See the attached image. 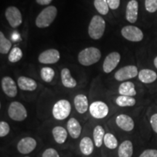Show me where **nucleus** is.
<instances>
[{
    "label": "nucleus",
    "mask_w": 157,
    "mask_h": 157,
    "mask_svg": "<svg viewBox=\"0 0 157 157\" xmlns=\"http://www.w3.org/2000/svg\"><path fill=\"white\" fill-rule=\"evenodd\" d=\"M25 157H29V156H25Z\"/></svg>",
    "instance_id": "obj_40"
},
{
    "label": "nucleus",
    "mask_w": 157,
    "mask_h": 157,
    "mask_svg": "<svg viewBox=\"0 0 157 157\" xmlns=\"http://www.w3.org/2000/svg\"><path fill=\"white\" fill-rule=\"evenodd\" d=\"M23 57V52L18 47H15L10 52L8 56V60L10 63H17L21 60Z\"/></svg>",
    "instance_id": "obj_31"
},
{
    "label": "nucleus",
    "mask_w": 157,
    "mask_h": 157,
    "mask_svg": "<svg viewBox=\"0 0 157 157\" xmlns=\"http://www.w3.org/2000/svg\"><path fill=\"white\" fill-rule=\"evenodd\" d=\"M138 78L143 83L151 84L156 80L157 74L153 70L144 68L139 71Z\"/></svg>",
    "instance_id": "obj_20"
},
{
    "label": "nucleus",
    "mask_w": 157,
    "mask_h": 157,
    "mask_svg": "<svg viewBox=\"0 0 157 157\" xmlns=\"http://www.w3.org/2000/svg\"><path fill=\"white\" fill-rule=\"evenodd\" d=\"M103 143L105 147L109 149H116L118 146V140L114 135L111 133H105L103 139Z\"/></svg>",
    "instance_id": "obj_29"
},
{
    "label": "nucleus",
    "mask_w": 157,
    "mask_h": 157,
    "mask_svg": "<svg viewBox=\"0 0 157 157\" xmlns=\"http://www.w3.org/2000/svg\"><path fill=\"white\" fill-rule=\"evenodd\" d=\"M10 131L9 124L5 121H1L0 122V137H3L7 136Z\"/></svg>",
    "instance_id": "obj_33"
},
{
    "label": "nucleus",
    "mask_w": 157,
    "mask_h": 157,
    "mask_svg": "<svg viewBox=\"0 0 157 157\" xmlns=\"http://www.w3.org/2000/svg\"><path fill=\"white\" fill-rule=\"evenodd\" d=\"M133 154V145L130 140H124L121 143L118 149L119 157H132Z\"/></svg>",
    "instance_id": "obj_24"
},
{
    "label": "nucleus",
    "mask_w": 157,
    "mask_h": 157,
    "mask_svg": "<svg viewBox=\"0 0 157 157\" xmlns=\"http://www.w3.org/2000/svg\"><path fill=\"white\" fill-rule=\"evenodd\" d=\"M12 43L8 39L6 38L2 31L0 32V52L1 54H7L10 51Z\"/></svg>",
    "instance_id": "obj_27"
},
{
    "label": "nucleus",
    "mask_w": 157,
    "mask_h": 157,
    "mask_svg": "<svg viewBox=\"0 0 157 157\" xmlns=\"http://www.w3.org/2000/svg\"><path fill=\"white\" fill-rule=\"evenodd\" d=\"M120 95L129 96V97H134L137 95V92L135 90V86L132 82H124L119 85L118 89Z\"/></svg>",
    "instance_id": "obj_21"
},
{
    "label": "nucleus",
    "mask_w": 157,
    "mask_h": 157,
    "mask_svg": "<svg viewBox=\"0 0 157 157\" xmlns=\"http://www.w3.org/2000/svg\"><path fill=\"white\" fill-rule=\"evenodd\" d=\"M17 86L23 91L32 92L37 88V83L33 78L22 76L17 78Z\"/></svg>",
    "instance_id": "obj_17"
},
{
    "label": "nucleus",
    "mask_w": 157,
    "mask_h": 157,
    "mask_svg": "<svg viewBox=\"0 0 157 157\" xmlns=\"http://www.w3.org/2000/svg\"><path fill=\"white\" fill-rule=\"evenodd\" d=\"M5 15L10 25L13 28H17L22 24V14L17 7L14 6L8 7L6 9Z\"/></svg>",
    "instance_id": "obj_7"
},
{
    "label": "nucleus",
    "mask_w": 157,
    "mask_h": 157,
    "mask_svg": "<svg viewBox=\"0 0 157 157\" xmlns=\"http://www.w3.org/2000/svg\"><path fill=\"white\" fill-rule=\"evenodd\" d=\"M54 140L58 144H63L67 140L68 132L64 127L61 126L55 127L52 131Z\"/></svg>",
    "instance_id": "obj_22"
},
{
    "label": "nucleus",
    "mask_w": 157,
    "mask_h": 157,
    "mask_svg": "<svg viewBox=\"0 0 157 157\" xmlns=\"http://www.w3.org/2000/svg\"><path fill=\"white\" fill-rule=\"evenodd\" d=\"M79 148L84 156H90L94 151V143L89 137H84L79 143Z\"/></svg>",
    "instance_id": "obj_23"
},
{
    "label": "nucleus",
    "mask_w": 157,
    "mask_h": 157,
    "mask_svg": "<svg viewBox=\"0 0 157 157\" xmlns=\"http://www.w3.org/2000/svg\"><path fill=\"white\" fill-rule=\"evenodd\" d=\"M94 6L101 15H105L109 13V7L107 0H94Z\"/></svg>",
    "instance_id": "obj_28"
},
{
    "label": "nucleus",
    "mask_w": 157,
    "mask_h": 157,
    "mask_svg": "<svg viewBox=\"0 0 157 157\" xmlns=\"http://www.w3.org/2000/svg\"><path fill=\"white\" fill-rule=\"evenodd\" d=\"M116 124L125 132H131L135 127V122L132 117L127 114L118 115L116 118Z\"/></svg>",
    "instance_id": "obj_14"
},
{
    "label": "nucleus",
    "mask_w": 157,
    "mask_h": 157,
    "mask_svg": "<svg viewBox=\"0 0 157 157\" xmlns=\"http://www.w3.org/2000/svg\"><path fill=\"white\" fill-rule=\"evenodd\" d=\"M42 157H60V155L55 148H50L43 152Z\"/></svg>",
    "instance_id": "obj_34"
},
{
    "label": "nucleus",
    "mask_w": 157,
    "mask_h": 157,
    "mask_svg": "<svg viewBox=\"0 0 157 157\" xmlns=\"http://www.w3.org/2000/svg\"><path fill=\"white\" fill-rule=\"evenodd\" d=\"M58 14V10L55 6H48L42 10L36 17V25L39 29L49 27L55 21Z\"/></svg>",
    "instance_id": "obj_2"
},
{
    "label": "nucleus",
    "mask_w": 157,
    "mask_h": 157,
    "mask_svg": "<svg viewBox=\"0 0 157 157\" xmlns=\"http://www.w3.org/2000/svg\"><path fill=\"white\" fill-rule=\"evenodd\" d=\"M74 103L76 111L80 114H83L87 112L90 108L87 96L83 94H78L76 95L74 100Z\"/></svg>",
    "instance_id": "obj_16"
},
{
    "label": "nucleus",
    "mask_w": 157,
    "mask_h": 157,
    "mask_svg": "<svg viewBox=\"0 0 157 157\" xmlns=\"http://www.w3.org/2000/svg\"><path fill=\"white\" fill-rule=\"evenodd\" d=\"M116 103L120 107H131L134 106L136 103V100L133 97L129 96L119 95L116 99Z\"/></svg>",
    "instance_id": "obj_26"
},
{
    "label": "nucleus",
    "mask_w": 157,
    "mask_h": 157,
    "mask_svg": "<svg viewBox=\"0 0 157 157\" xmlns=\"http://www.w3.org/2000/svg\"><path fill=\"white\" fill-rule=\"evenodd\" d=\"M105 130L101 125H97L93 130V140L95 146L100 148L103 143V139L105 137Z\"/></svg>",
    "instance_id": "obj_25"
},
{
    "label": "nucleus",
    "mask_w": 157,
    "mask_h": 157,
    "mask_svg": "<svg viewBox=\"0 0 157 157\" xmlns=\"http://www.w3.org/2000/svg\"><path fill=\"white\" fill-rule=\"evenodd\" d=\"M139 157H157L156 149H147L145 150Z\"/></svg>",
    "instance_id": "obj_35"
},
{
    "label": "nucleus",
    "mask_w": 157,
    "mask_h": 157,
    "mask_svg": "<svg viewBox=\"0 0 157 157\" xmlns=\"http://www.w3.org/2000/svg\"><path fill=\"white\" fill-rule=\"evenodd\" d=\"M2 89L4 93L10 98H15L17 94V88L14 80L10 76H5L1 81Z\"/></svg>",
    "instance_id": "obj_13"
},
{
    "label": "nucleus",
    "mask_w": 157,
    "mask_h": 157,
    "mask_svg": "<svg viewBox=\"0 0 157 157\" xmlns=\"http://www.w3.org/2000/svg\"><path fill=\"white\" fill-rule=\"evenodd\" d=\"M105 30V21L101 15H94L88 27V34L93 39H100Z\"/></svg>",
    "instance_id": "obj_3"
},
{
    "label": "nucleus",
    "mask_w": 157,
    "mask_h": 157,
    "mask_svg": "<svg viewBox=\"0 0 157 157\" xmlns=\"http://www.w3.org/2000/svg\"><path fill=\"white\" fill-rule=\"evenodd\" d=\"M150 123L153 130L157 133V113H155V114L151 116L150 119Z\"/></svg>",
    "instance_id": "obj_37"
},
{
    "label": "nucleus",
    "mask_w": 157,
    "mask_h": 157,
    "mask_svg": "<svg viewBox=\"0 0 157 157\" xmlns=\"http://www.w3.org/2000/svg\"><path fill=\"white\" fill-rule=\"evenodd\" d=\"M121 60V56L118 52H112L105 57L103 63V71L106 74L111 73L117 68Z\"/></svg>",
    "instance_id": "obj_11"
},
{
    "label": "nucleus",
    "mask_w": 157,
    "mask_h": 157,
    "mask_svg": "<svg viewBox=\"0 0 157 157\" xmlns=\"http://www.w3.org/2000/svg\"><path fill=\"white\" fill-rule=\"evenodd\" d=\"M145 7L149 13H155L157 11V0H145Z\"/></svg>",
    "instance_id": "obj_32"
},
{
    "label": "nucleus",
    "mask_w": 157,
    "mask_h": 157,
    "mask_svg": "<svg viewBox=\"0 0 157 157\" xmlns=\"http://www.w3.org/2000/svg\"><path fill=\"white\" fill-rule=\"evenodd\" d=\"M89 111L92 117L95 119H101L106 117L109 113V108L103 101H95L90 105Z\"/></svg>",
    "instance_id": "obj_8"
},
{
    "label": "nucleus",
    "mask_w": 157,
    "mask_h": 157,
    "mask_svg": "<svg viewBox=\"0 0 157 157\" xmlns=\"http://www.w3.org/2000/svg\"><path fill=\"white\" fill-rule=\"evenodd\" d=\"M71 111V105L67 100L62 99L57 101L52 107V116L57 120H64L68 117Z\"/></svg>",
    "instance_id": "obj_4"
},
{
    "label": "nucleus",
    "mask_w": 157,
    "mask_h": 157,
    "mask_svg": "<svg viewBox=\"0 0 157 157\" xmlns=\"http://www.w3.org/2000/svg\"><path fill=\"white\" fill-rule=\"evenodd\" d=\"M61 82L63 85L67 88H74L77 85V82L71 76L70 70L67 68H64L61 70L60 73Z\"/></svg>",
    "instance_id": "obj_19"
},
{
    "label": "nucleus",
    "mask_w": 157,
    "mask_h": 157,
    "mask_svg": "<svg viewBox=\"0 0 157 157\" xmlns=\"http://www.w3.org/2000/svg\"><path fill=\"white\" fill-rule=\"evenodd\" d=\"M60 54L56 49H49L44 50L39 56L38 60L40 63L54 64L59 61Z\"/></svg>",
    "instance_id": "obj_10"
},
{
    "label": "nucleus",
    "mask_w": 157,
    "mask_h": 157,
    "mask_svg": "<svg viewBox=\"0 0 157 157\" xmlns=\"http://www.w3.org/2000/svg\"><path fill=\"white\" fill-rule=\"evenodd\" d=\"M101 58V52L98 48L90 47L82 50L78 55L79 63L84 66H90L96 63Z\"/></svg>",
    "instance_id": "obj_1"
},
{
    "label": "nucleus",
    "mask_w": 157,
    "mask_h": 157,
    "mask_svg": "<svg viewBox=\"0 0 157 157\" xmlns=\"http://www.w3.org/2000/svg\"><path fill=\"white\" fill-rule=\"evenodd\" d=\"M36 141L33 137H23L21 140H19L18 143H17V149L21 154H29L36 148Z\"/></svg>",
    "instance_id": "obj_12"
},
{
    "label": "nucleus",
    "mask_w": 157,
    "mask_h": 157,
    "mask_svg": "<svg viewBox=\"0 0 157 157\" xmlns=\"http://www.w3.org/2000/svg\"><path fill=\"white\" fill-rule=\"evenodd\" d=\"M67 130L72 138H78L82 132V126L79 121L75 118H71L67 122Z\"/></svg>",
    "instance_id": "obj_18"
},
{
    "label": "nucleus",
    "mask_w": 157,
    "mask_h": 157,
    "mask_svg": "<svg viewBox=\"0 0 157 157\" xmlns=\"http://www.w3.org/2000/svg\"><path fill=\"white\" fill-rule=\"evenodd\" d=\"M121 34L122 36L127 40L130 42H138L143 40V31L138 27L135 25H126L121 29Z\"/></svg>",
    "instance_id": "obj_6"
},
{
    "label": "nucleus",
    "mask_w": 157,
    "mask_h": 157,
    "mask_svg": "<svg viewBox=\"0 0 157 157\" xmlns=\"http://www.w3.org/2000/svg\"><path fill=\"white\" fill-rule=\"evenodd\" d=\"M55 74H56V73H55L53 68L48 67V66L42 68L40 71V76L42 79L45 82H48V83H50L52 81Z\"/></svg>",
    "instance_id": "obj_30"
},
{
    "label": "nucleus",
    "mask_w": 157,
    "mask_h": 157,
    "mask_svg": "<svg viewBox=\"0 0 157 157\" xmlns=\"http://www.w3.org/2000/svg\"><path fill=\"white\" fill-rule=\"evenodd\" d=\"M52 0H36V2L40 5H48L52 2Z\"/></svg>",
    "instance_id": "obj_38"
},
{
    "label": "nucleus",
    "mask_w": 157,
    "mask_h": 157,
    "mask_svg": "<svg viewBox=\"0 0 157 157\" xmlns=\"http://www.w3.org/2000/svg\"><path fill=\"white\" fill-rule=\"evenodd\" d=\"M7 113L11 119L16 121H22L28 117L26 109L22 103L17 101H13L10 104Z\"/></svg>",
    "instance_id": "obj_5"
},
{
    "label": "nucleus",
    "mask_w": 157,
    "mask_h": 157,
    "mask_svg": "<svg viewBox=\"0 0 157 157\" xmlns=\"http://www.w3.org/2000/svg\"><path fill=\"white\" fill-rule=\"evenodd\" d=\"M154 64L155 66V67H156L157 68V56L156 57V58H154Z\"/></svg>",
    "instance_id": "obj_39"
},
{
    "label": "nucleus",
    "mask_w": 157,
    "mask_h": 157,
    "mask_svg": "<svg viewBox=\"0 0 157 157\" xmlns=\"http://www.w3.org/2000/svg\"><path fill=\"white\" fill-rule=\"evenodd\" d=\"M138 71L135 66H126L121 68L116 72L114 74V78L116 80L119 82L127 81L128 79H131L138 76Z\"/></svg>",
    "instance_id": "obj_9"
},
{
    "label": "nucleus",
    "mask_w": 157,
    "mask_h": 157,
    "mask_svg": "<svg viewBox=\"0 0 157 157\" xmlns=\"http://www.w3.org/2000/svg\"><path fill=\"white\" fill-rule=\"evenodd\" d=\"M108 5L110 9L117 10L120 5V0H107Z\"/></svg>",
    "instance_id": "obj_36"
},
{
    "label": "nucleus",
    "mask_w": 157,
    "mask_h": 157,
    "mask_svg": "<svg viewBox=\"0 0 157 157\" xmlns=\"http://www.w3.org/2000/svg\"><path fill=\"white\" fill-rule=\"evenodd\" d=\"M126 19L128 22L134 23L138 17V2L137 0H130L126 7Z\"/></svg>",
    "instance_id": "obj_15"
}]
</instances>
